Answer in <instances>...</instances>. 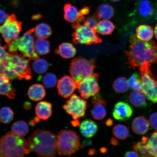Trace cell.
Listing matches in <instances>:
<instances>
[{
	"label": "cell",
	"instance_id": "obj_12",
	"mask_svg": "<svg viewBox=\"0 0 157 157\" xmlns=\"http://www.w3.org/2000/svg\"><path fill=\"white\" fill-rule=\"evenodd\" d=\"M87 107V101L74 94L66 101L63 107L67 113L71 116L74 121H78V120L85 115Z\"/></svg>",
	"mask_w": 157,
	"mask_h": 157
},
{
	"label": "cell",
	"instance_id": "obj_6",
	"mask_svg": "<svg viewBox=\"0 0 157 157\" xmlns=\"http://www.w3.org/2000/svg\"><path fill=\"white\" fill-rule=\"evenodd\" d=\"M80 146L79 135L74 131L63 129L58 133L57 152L60 156H70Z\"/></svg>",
	"mask_w": 157,
	"mask_h": 157
},
{
	"label": "cell",
	"instance_id": "obj_51",
	"mask_svg": "<svg viewBox=\"0 0 157 157\" xmlns=\"http://www.w3.org/2000/svg\"><path fill=\"white\" fill-rule=\"evenodd\" d=\"M110 1L113 2H117L120 1L121 0H110Z\"/></svg>",
	"mask_w": 157,
	"mask_h": 157
},
{
	"label": "cell",
	"instance_id": "obj_13",
	"mask_svg": "<svg viewBox=\"0 0 157 157\" xmlns=\"http://www.w3.org/2000/svg\"><path fill=\"white\" fill-rule=\"evenodd\" d=\"M57 88L61 97L68 98L71 97L76 87L73 78L69 76L65 75L58 80Z\"/></svg>",
	"mask_w": 157,
	"mask_h": 157
},
{
	"label": "cell",
	"instance_id": "obj_28",
	"mask_svg": "<svg viewBox=\"0 0 157 157\" xmlns=\"http://www.w3.org/2000/svg\"><path fill=\"white\" fill-rule=\"evenodd\" d=\"M52 28L46 23H40L34 28L35 35L39 39H48L52 35Z\"/></svg>",
	"mask_w": 157,
	"mask_h": 157
},
{
	"label": "cell",
	"instance_id": "obj_17",
	"mask_svg": "<svg viewBox=\"0 0 157 157\" xmlns=\"http://www.w3.org/2000/svg\"><path fill=\"white\" fill-rule=\"evenodd\" d=\"M8 78L0 74V95L13 99L15 97V90Z\"/></svg>",
	"mask_w": 157,
	"mask_h": 157
},
{
	"label": "cell",
	"instance_id": "obj_45",
	"mask_svg": "<svg viewBox=\"0 0 157 157\" xmlns=\"http://www.w3.org/2000/svg\"><path fill=\"white\" fill-rule=\"evenodd\" d=\"M42 17L43 16L42 15L39 14V13H37V14L33 15L31 18H32L33 20H39L42 18Z\"/></svg>",
	"mask_w": 157,
	"mask_h": 157
},
{
	"label": "cell",
	"instance_id": "obj_37",
	"mask_svg": "<svg viewBox=\"0 0 157 157\" xmlns=\"http://www.w3.org/2000/svg\"><path fill=\"white\" fill-rule=\"evenodd\" d=\"M147 145L151 156L157 157V131L152 133Z\"/></svg>",
	"mask_w": 157,
	"mask_h": 157
},
{
	"label": "cell",
	"instance_id": "obj_18",
	"mask_svg": "<svg viewBox=\"0 0 157 157\" xmlns=\"http://www.w3.org/2000/svg\"><path fill=\"white\" fill-rule=\"evenodd\" d=\"M149 121L142 116L137 117L133 119L132 124L133 132L137 135L144 134L148 131L150 127Z\"/></svg>",
	"mask_w": 157,
	"mask_h": 157
},
{
	"label": "cell",
	"instance_id": "obj_5",
	"mask_svg": "<svg viewBox=\"0 0 157 157\" xmlns=\"http://www.w3.org/2000/svg\"><path fill=\"white\" fill-rule=\"evenodd\" d=\"M34 31V28L29 29L22 36L12 42L8 46L9 52L16 53L19 51L29 60L39 58L35 48Z\"/></svg>",
	"mask_w": 157,
	"mask_h": 157
},
{
	"label": "cell",
	"instance_id": "obj_35",
	"mask_svg": "<svg viewBox=\"0 0 157 157\" xmlns=\"http://www.w3.org/2000/svg\"><path fill=\"white\" fill-rule=\"evenodd\" d=\"M13 117L14 113L10 108L5 107L0 109V122L4 124L10 123Z\"/></svg>",
	"mask_w": 157,
	"mask_h": 157
},
{
	"label": "cell",
	"instance_id": "obj_22",
	"mask_svg": "<svg viewBox=\"0 0 157 157\" xmlns=\"http://www.w3.org/2000/svg\"><path fill=\"white\" fill-rule=\"evenodd\" d=\"M46 95V90L44 86L41 84H34L29 88L28 95L29 99L32 101H41L44 99Z\"/></svg>",
	"mask_w": 157,
	"mask_h": 157
},
{
	"label": "cell",
	"instance_id": "obj_2",
	"mask_svg": "<svg viewBox=\"0 0 157 157\" xmlns=\"http://www.w3.org/2000/svg\"><path fill=\"white\" fill-rule=\"evenodd\" d=\"M29 61L22 55L8 53L0 62V74L11 80H30L32 77Z\"/></svg>",
	"mask_w": 157,
	"mask_h": 157
},
{
	"label": "cell",
	"instance_id": "obj_40",
	"mask_svg": "<svg viewBox=\"0 0 157 157\" xmlns=\"http://www.w3.org/2000/svg\"><path fill=\"white\" fill-rule=\"evenodd\" d=\"M149 121L151 127L157 131V113H153L150 115Z\"/></svg>",
	"mask_w": 157,
	"mask_h": 157
},
{
	"label": "cell",
	"instance_id": "obj_46",
	"mask_svg": "<svg viewBox=\"0 0 157 157\" xmlns=\"http://www.w3.org/2000/svg\"><path fill=\"white\" fill-rule=\"evenodd\" d=\"M91 141L90 140H84L83 142V144L82 145V146L84 147L85 146H88L91 144Z\"/></svg>",
	"mask_w": 157,
	"mask_h": 157
},
{
	"label": "cell",
	"instance_id": "obj_32",
	"mask_svg": "<svg viewBox=\"0 0 157 157\" xmlns=\"http://www.w3.org/2000/svg\"><path fill=\"white\" fill-rule=\"evenodd\" d=\"M49 64L47 60L43 59H37L33 63V68L36 73L44 74L48 71Z\"/></svg>",
	"mask_w": 157,
	"mask_h": 157
},
{
	"label": "cell",
	"instance_id": "obj_31",
	"mask_svg": "<svg viewBox=\"0 0 157 157\" xmlns=\"http://www.w3.org/2000/svg\"><path fill=\"white\" fill-rule=\"evenodd\" d=\"M12 132L18 136L23 137L29 131V127L27 123L23 121L15 122L11 127Z\"/></svg>",
	"mask_w": 157,
	"mask_h": 157
},
{
	"label": "cell",
	"instance_id": "obj_44",
	"mask_svg": "<svg viewBox=\"0 0 157 157\" xmlns=\"http://www.w3.org/2000/svg\"><path fill=\"white\" fill-rule=\"evenodd\" d=\"M124 157H139V155L138 153L133 151H128L125 153Z\"/></svg>",
	"mask_w": 157,
	"mask_h": 157
},
{
	"label": "cell",
	"instance_id": "obj_43",
	"mask_svg": "<svg viewBox=\"0 0 157 157\" xmlns=\"http://www.w3.org/2000/svg\"><path fill=\"white\" fill-rule=\"evenodd\" d=\"M90 11V8L88 6H85L78 11V13L80 16H85L89 14Z\"/></svg>",
	"mask_w": 157,
	"mask_h": 157
},
{
	"label": "cell",
	"instance_id": "obj_4",
	"mask_svg": "<svg viewBox=\"0 0 157 157\" xmlns=\"http://www.w3.org/2000/svg\"><path fill=\"white\" fill-rule=\"evenodd\" d=\"M30 152L27 141L12 132L0 139V157H23Z\"/></svg>",
	"mask_w": 157,
	"mask_h": 157
},
{
	"label": "cell",
	"instance_id": "obj_50",
	"mask_svg": "<svg viewBox=\"0 0 157 157\" xmlns=\"http://www.w3.org/2000/svg\"><path fill=\"white\" fill-rule=\"evenodd\" d=\"M154 32L155 36V38L157 40V24L156 25L155 27Z\"/></svg>",
	"mask_w": 157,
	"mask_h": 157
},
{
	"label": "cell",
	"instance_id": "obj_3",
	"mask_svg": "<svg viewBox=\"0 0 157 157\" xmlns=\"http://www.w3.org/2000/svg\"><path fill=\"white\" fill-rule=\"evenodd\" d=\"M29 150L39 156L54 157L57 153V136L50 131L38 129L27 140Z\"/></svg>",
	"mask_w": 157,
	"mask_h": 157
},
{
	"label": "cell",
	"instance_id": "obj_15",
	"mask_svg": "<svg viewBox=\"0 0 157 157\" xmlns=\"http://www.w3.org/2000/svg\"><path fill=\"white\" fill-rule=\"evenodd\" d=\"M133 114L131 106L125 102H119L114 107L113 115L117 120L124 121L130 118Z\"/></svg>",
	"mask_w": 157,
	"mask_h": 157
},
{
	"label": "cell",
	"instance_id": "obj_7",
	"mask_svg": "<svg viewBox=\"0 0 157 157\" xmlns=\"http://www.w3.org/2000/svg\"><path fill=\"white\" fill-rule=\"evenodd\" d=\"M96 61V58L88 60L80 56L74 59L71 63L69 72L75 82L92 75L97 67Z\"/></svg>",
	"mask_w": 157,
	"mask_h": 157
},
{
	"label": "cell",
	"instance_id": "obj_27",
	"mask_svg": "<svg viewBox=\"0 0 157 157\" xmlns=\"http://www.w3.org/2000/svg\"><path fill=\"white\" fill-rule=\"evenodd\" d=\"M63 10L64 19L69 22H75L79 16L77 8L70 3L64 5Z\"/></svg>",
	"mask_w": 157,
	"mask_h": 157
},
{
	"label": "cell",
	"instance_id": "obj_30",
	"mask_svg": "<svg viewBox=\"0 0 157 157\" xmlns=\"http://www.w3.org/2000/svg\"><path fill=\"white\" fill-rule=\"evenodd\" d=\"M113 87L114 90L117 93H126L129 87L128 80L124 77L117 78L113 82Z\"/></svg>",
	"mask_w": 157,
	"mask_h": 157
},
{
	"label": "cell",
	"instance_id": "obj_25",
	"mask_svg": "<svg viewBox=\"0 0 157 157\" xmlns=\"http://www.w3.org/2000/svg\"><path fill=\"white\" fill-rule=\"evenodd\" d=\"M129 101L132 105L137 107L146 106V96L142 91L134 90L129 94Z\"/></svg>",
	"mask_w": 157,
	"mask_h": 157
},
{
	"label": "cell",
	"instance_id": "obj_14",
	"mask_svg": "<svg viewBox=\"0 0 157 157\" xmlns=\"http://www.w3.org/2000/svg\"><path fill=\"white\" fill-rule=\"evenodd\" d=\"M91 102L94 105L91 111L92 117L97 120L103 119L107 114L105 108L106 101L99 94H96L92 98Z\"/></svg>",
	"mask_w": 157,
	"mask_h": 157
},
{
	"label": "cell",
	"instance_id": "obj_49",
	"mask_svg": "<svg viewBox=\"0 0 157 157\" xmlns=\"http://www.w3.org/2000/svg\"><path fill=\"white\" fill-rule=\"evenodd\" d=\"M96 153V151L95 150H94V149H91L88 152V154L90 155H92L95 154Z\"/></svg>",
	"mask_w": 157,
	"mask_h": 157
},
{
	"label": "cell",
	"instance_id": "obj_48",
	"mask_svg": "<svg viewBox=\"0 0 157 157\" xmlns=\"http://www.w3.org/2000/svg\"><path fill=\"white\" fill-rule=\"evenodd\" d=\"M111 143L113 146H117L118 144V142L117 139L113 138L111 139Z\"/></svg>",
	"mask_w": 157,
	"mask_h": 157
},
{
	"label": "cell",
	"instance_id": "obj_34",
	"mask_svg": "<svg viewBox=\"0 0 157 157\" xmlns=\"http://www.w3.org/2000/svg\"><path fill=\"white\" fill-rule=\"evenodd\" d=\"M114 136L120 140H124L129 135V130L125 125L121 124L115 125L113 129Z\"/></svg>",
	"mask_w": 157,
	"mask_h": 157
},
{
	"label": "cell",
	"instance_id": "obj_42",
	"mask_svg": "<svg viewBox=\"0 0 157 157\" xmlns=\"http://www.w3.org/2000/svg\"><path fill=\"white\" fill-rule=\"evenodd\" d=\"M9 15L3 10L0 9V25L5 22Z\"/></svg>",
	"mask_w": 157,
	"mask_h": 157
},
{
	"label": "cell",
	"instance_id": "obj_21",
	"mask_svg": "<svg viewBox=\"0 0 157 157\" xmlns=\"http://www.w3.org/2000/svg\"><path fill=\"white\" fill-rule=\"evenodd\" d=\"M137 11L140 16L146 18L151 17L154 14V7L148 0H141L137 5Z\"/></svg>",
	"mask_w": 157,
	"mask_h": 157
},
{
	"label": "cell",
	"instance_id": "obj_16",
	"mask_svg": "<svg viewBox=\"0 0 157 157\" xmlns=\"http://www.w3.org/2000/svg\"><path fill=\"white\" fill-rule=\"evenodd\" d=\"M98 131V126L95 121L86 119L82 121L80 125V133L84 137L89 138L93 137Z\"/></svg>",
	"mask_w": 157,
	"mask_h": 157
},
{
	"label": "cell",
	"instance_id": "obj_33",
	"mask_svg": "<svg viewBox=\"0 0 157 157\" xmlns=\"http://www.w3.org/2000/svg\"><path fill=\"white\" fill-rule=\"evenodd\" d=\"M147 140L148 139L146 137H143L141 142L133 143V149L136 151H138L142 156H151L147 147Z\"/></svg>",
	"mask_w": 157,
	"mask_h": 157
},
{
	"label": "cell",
	"instance_id": "obj_1",
	"mask_svg": "<svg viewBox=\"0 0 157 157\" xmlns=\"http://www.w3.org/2000/svg\"><path fill=\"white\" fill-rule=\"evenodd\" d=\"M130 50L125 51L131 68L135 69L146 63L150 64L157 63V45L153 40L144 41L137 38L136 35L131 36Z\"/></svg>",
	"mask_w": 157,
	"mask_h": 157
},
{
	"label": "cell",
	"instance_id": "obj_36",
	"mask_svg": "<svg viewBox=\"0 0 157 157\" xmlns=\"http://www.w3.org/2000/svg\"><path fill=\"white\" fill-rule=\"evenodd\" d=\"M129 87L134 90L143 91L142 78L138 74H133L128 80Z\"/></svg>",
	"mask_w": 157,
	"mask_h": 157
},
{
	"label": "cell",
	"instance_id": "obj_23",
	"mask_svg": "<svg viewBox=\"0 0 157 157\" xmlns=\"http://www.w3.org/2000/svg\"><path fill=\"white\" fill-rule=\"evenodd\" d=\"M55 53L59 54L64 58H71L75 56L76 49L71 43L63 42L59 46L58 49L55 50Z\"/></svg>",
	"mask_w": 157,
	"mask_h": 157
},
{
	"label": "cell",
	"instance_id": "obj_8",
	"mask_svg": "<svg viewBox=\"0 0 157 157\" xmlns=\"http://www.w3.org/2000/svg\"><path fill=\"white\" fill-rule=\"evenodd\" d=\"M151 64L147 63L139 68L142 80L143 92L149 101L157 103V78L150 69Z\"/></svg>",
	"mask_w": 157,
	"mask_h": 157
},
{
	"label": "cell",
	"instance_id": "obj_47",
	"mask_svg": "<svg viewBox=\"0 0 157 157\" xmlns=\"http://www.w3.org/2000/svg\"><path fill=\"white\" fill-rule=\"evenodd\" d=\"M105 124L108 126H111L113 124V121L110 119H109L106 121Z\"/></svg>",
	"mask_w": 157,
	"mask_h": 157
},
{
	"label": "cell",
	"instance_id": "obj_20",
	"mask_svg": "<svg viewBox=\"0 0 157 157\" xmlns=\"http://www.w3.org/2000/svg\"><path fill=\"white\" fill-rule=\"evenodd\" d=\"M35 113L39 119L46 120L52 115V104L46 101L39 102L35 107Z\"/></svg>",
	"mask_w": 157,
	"mask_h": 157
},
{
	"label": "cell",
	"instance_id": "obj_29",
	"mask_svg": "<svg viewBox=\"0 0 157 157\" xmlns=\"http://www.w3.org/2000/svg\"><path fill=\"white\" fill-rule=\"evenodd\" d=\"M35 51L38 54L43 56L49 53L50 52V43L46 39H36L35 41Z\"/></svg>",
	"mask_w": 157,
	"mask_h": 157
},
{
	"label": "cell",
	"instance_id": "obj_38",
	"mask_svg": "<svg viewBox=\"0 0 157 157\" xmlns=\"http://www.w3.org/2000/svg\"><path fill=\"white\" fill-rule=\"evenodd\" d=\"M42 82L45 87L49 88H52L56 85L57 78L55 74L48 72L44 76Z\"/></svg>",
	"mask_w": 157,
	"mask_h": 157
},
{
	"label": "cell",
	"instance_id": "obj_19",
	"mask_svg": "<svg viewBox=\"0 0 157 157\" xmlns=\"http://www.w3.org/2000/svg\"><path fill=\"white\" fill-rule=\"evenodd\" d=\"M114 13V9L112 6L104 3L98 6L94 15L99 21L101 19L108 20L112 18Z\"/></svg>",
	"mask_w": 157,
	"mask_h": 157
},
{
	"label": "cell",
	"instance_id": "obj_9",
	"mask_svg": "<svg viewBox=\"0 0 157 157\" xmlns=\"http://www.w3.org/2000/svg\"><path fill=\"white\" fill-rule=\"evenodd\" d=\"M22 24L21 21L18 20L16 15L13 13L9 15L2 25H0V33L8 46L12 42L18 38Z\"/></svg>",
	"mask_w": 157,
	"mask_h": 157
},
{
	"label": "cell",
	"instance_id": "obj_10",
	"mask_svg": "<svg viewBox=\"0 0 157 157\" xmlns=\"http://www.w3.org/2000/svg\"><path fill=\"white\" fill-rule=\"evenodd\" d=\"M74 44L87 45L99 44L101 39L93 29L82 25L75 29L72 35Z\"/></svg>",
	"mask_w": 157,
	"mask_h": 157
},
{
	"label": "cell",
	"instance_id": "obj_39",
	"mask_svg": "<svg viewBox=\"0 0 157 157\" xmlns=\"http://www.w3.org/2000/svg\"><path fill=\"white\" fill-rule=\"evenodd\" d=\"M98 21H99L97 17L93 15V16L88 17L87 19H86L83 25L93 29L97 25Z\"/></svg>",
	"mask_w": 157,
	"mask_h": 157
},
{
	"label": "cell",
	"instance_id": "obj_11",
	"mask_svg": "<svg viewBox=\"0 0 157 157\" xmlns=\"http://www.w3.org/2000/svg\"><path fill=\"white\" fill-rule=\"evenodd\" d=\"M99 74H93L80 81L75 82L76 88L83 99H88L99 93Z\"/></svg>",
	"mask_w": 157,
	"mask_h": 157
},
{
	"label": "cell",
	"instance_id": "obj_24",
	"mask_svg": "<svg viewBox=\"0 0 157 157\" xmlns=\"http://www.w3.org/2000/svg\"><path fill=\"white\" fill-rule=\"evenodd\" d=\"M115 28L112 21L108 20H103L98 22L93 29L96 33L103 35H110Z\"/></svg>",
	"mask_w": 157,
	"mask_h": 157
},
{
	"label": "cell",
	"instance_id": "obj_41",
	"mask_svg": "<svg viewBox=\"0 0 157 157\" xmlns=\"http://www.w3.org/2000/svg\"><path fill=\"white\" fill-rule=\"evenodd\" d=\"M7 48V46H2L1 44V39H0V62L8 54L6 51Z\"/></svg>",
	"mask_w": 157,
	"mask_h": 157
},
{
	"label": "cell",
	"instance_id": "obj_26",
	"mask_svg": "<svg viewBox=\"0 0 157 157\" xmlns=\"http://www.w3.org/2000/svg\"><path fill=\"white\" fill-rule=\"evenodd\" d=\"M136 33L137 38L144 41L151 40L154 36L152 27L147 25H139L136 29Z\"/></svg>",
	"mask_w": 157,
	"mask_h": 157
}]
</instances>
